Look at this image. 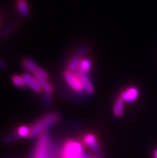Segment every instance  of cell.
Masks as SVG:
<instances>
[{"mask_svg":"<svg viewBox=\"0 0 157 158\" xmlns=\"http://www.w3.org/2000/svg\"><path fill=\"white\" fill-rule=\"evenodd\" d=\"M59 120H60V116L56 112H52V113L45 115L42 118L32 124L31 128L30 136L35 137V136H40L43 132H46L50 127L56 124L59 121Z\"/></svg>","mask_w":157,"mask_h":158,"instance_id":"obj_1","label":"cell"},{"mask_svg":"<svg viewBox=\"0 0 157 158\" xmlns=\"http://www.w3.org/2000/svg\"><path fill=\"white\" fill-rule=\"evenodd\" d=\"M49 151H50V137L46 131L39 136L38 144L34 152V158H48Z\"/></svg>","mask_w":157,"mask_h":158,"instance_id":"obj_2","label":"cell"},{"mask_svg":"<svg viewBox=\"0 0 157 158\" xmlns=\"http://www.w3.org/2000/svg\"><path fill=\"white\" fill-rule=\"evenodd\" d=\"M83 155V146L76 140L68 141L62 152V158H81Z\"/></svg>","mask_w":157,"mask_h":158,"instance_id":"obj_3","label":"cell"},{"mask_svg":"<svg viewBox=\"0 0 157 158\" xmlns=\"http://www.w3.org/2000/svg\"><path fill=\"white\" fill-rule=\"evenodd\" d=\"M64 76L66 82L69 84V86L74 91H76V92H80V93H82V92H84V88L83 87V84H82L80 78L78 77L76 73H74L73 72L70 70L66 71L64 72Z\"/></svg>","mask_w":157,"mask_h":158,"instance_id":"obj_4","label":"cell"},{"mask_svg":"<svg viewBox=\"0 0 157 158\" xmlns=\"http://www.w3.org/2000/svg\"><path fill=\"white\" fill-rule=\"evenodd\" d=\"M23 67L26 68L27 70L31 72L32 74H34L35 76H39V77H41V78L47 79V80L49 77L48 73L43 69H42L38 65H36L34 61L30 60V59H24L23 60Z\"/></svg>","mask_w":157,"mask_h":158,"instance_id":"obj_5","label":"cell"},{"mask_svg":"<svg viewBox=\"0 0 157 158\" xmlns=\"http://www.w3.org/2000/svg\"><path fill=\"white\" fill-rule=\"evenodd\" d=\"M76 74L77 75V76L80 78V81H81L82 84H83V87L84 88V92H86L88 94H93L94 93V87L92 85L91 80H90L89 77L88 76V73L87 72H82L80 70H78L76 72Z\"/></svg>","mask_w":157,"mask_h":158,"instance_id":"obj_6","label":"cell"},{"mask_svg":"<svg viewBox=\"0 0 157 158\" xmlns=\"http://www.w3.org/2000/svg\"><path fill=\"white\" fill-rule=\"evenodd\" d=\"M88 51V48L87 47H83L80 48V50L78 51L77 54L74 56L73 59L71 60L69 64V69L72 72H76L78 71V68H80V64L81 62V58L85 55V53Z\"/></svg>","mask_w":157,"mask_h":158,"instance_id":"obj_7","label":"cell"},{"mask_svg":"<svg viewBox=\"0 0 157 158\" xmlns=\"http://www.w3.org/2000/svg\"><path fill=\"white\" fill-rule=\"evenodd\" d=\"M139 96V91L136 88L131 87L121 93V99L126 102H133Z\"/></svg>","mask_w":157,"mask_h":158,"instance_id":"obj_8","label":"cell"},{"mask_svg":"<svg viewBox=\"0 0 157 158\" xmlns=\"http://www.w3.org/2000/svg\"><path fill=\"white\" fill-rule=\"evenodd\" d=\"M23 78L24 80V82L26 84V85L30 87L32 90L35 92H40L42 90V88L40 87L39 84H38V82L36 81L35 76H31L30 74L28 73H24L23 75Z\"/></svg>","mask_w":157,"mask_h":158,"instance_id":"obj_9","label":"cell"},{"mask_svg":"<svg viewBox=\"0 0 157 158\" xmlns=\"http://www.w3.org/2000/svg\"><path fill=\"white\" fill-rule=\"evenodd\" d=\"M84 144L90 146L91 148L96 152H99L100 150V144H98L97 140H96V137L95 135L93 134H88L84 136Z\"/></svg>","mask_w":157,"mask_h":158,"instance_id":"obj_10","label":"cell"},{"mask_svg":"<svg viewBox=\"0 0 157 158\" xmlns=\"http://www.w3.org/2000/svg\"><path fill=\"white\" fill-rule=\"evenodd\" d=\"M35 78L36 81L38 82V84L40 85V87L42 88V89H43L45 92H48V93H52V91H53V87L52 86V84H50L47 81V79L41 78V77H39V76H35Z\"/></svg>","mask_w":157,"mask_h":158,"instance_id":"obj_11","label":"cell"},{"mask_svg":"<svg viewBox=\"0 0 157 158\" xmlns=\"http://www.w3.org/2000/svg\"><path fill=\"white\" fill-rule=\"evenodd\" d=\"M123 101L121 98L118 99L115 103L113 108V112L115 116L116 117H120L123 115Z\"/></svg>","mask_w":157,"mask_h":158,"instance_id":"obj_12","label":"cell"},{"mask_svg":"<svg viewBox=\"0 0 157 158\" xmlns=\"http://www.w3.org/2000/svg\"><path fill=\"white\" fill-rule=\"evenodd\" d=\"M17 7H18L19 12L23 16H27L29 13L27 2L26 0H18L17 1Z\"/></svg>","mask_w":157,"mask_h":158,"instance_id":"obj_13","label":"cell"},{"mask_svg":"<svg viewBox=\"0 0 157 158\" xmlns=\"http://www.w3.org/2000/svg\"><path fill=\"white\" fill-rule=\"evenodd\" d=\"M91 68H92V61L88 59H85V60H81L79 70L84 72H88L91 69Z\"/></svg>","mask_w":157,"mask_h":158,"instance_id":"obj_14","label":"cell"},{"mask_svg":"<svg viewBox=\"0 0 157 158\" xmlns=\"http://www.w3.org/2000/svg\"><path fill=\"white\" fill-rule=\"evenodd\" d=\"M11 80L12 82H13V84H14V85H16L17 87H19V88H23V87L26 85V84L24 82L23 78V76H19L15 75V76H12Z\"/></svg>","mask_w":157,"mask_h":158,"instance_id":"obj_15","label":"cell"},{"mask_svg":"<svg viewBox=\"0 0 157 158\" xmlns=\"http://www.w3.org/2000/svg\"><path fill=\"white\" fill-rule=\"evenodd\" d=\"M17 133L20 137H27L30 136L31 134V128L27 126H21L18 128Z\"/></svg>","mask_w":157,"mask_h":158,"instance_id":"obj_16","label":"cell"},{"mask_svg":"<svg viewBox=\"0 0 157 158\" xmlns=\"http://www.w3.org/2000/svg\"><path fill=\"white\" fill-rule=\"evenodd\" d=\"M44 98H45V101L48 104H50L51 101H52V96L50 95V93H48V92H46V95L44 96Z\"/></svg>","mask_w":157,"mask_h":158,"instance_id":"obj_17","label":"cell"},{"mask_svg":"<svg viewBox=\"0 0 157 158\" xmlns=\"http://www.w3.org/2000/svg\"><path fill=\"white\" fill-rule=\"evenodd\" d=\"M154 156H155V158H157V149H155V152H154Z\"/></svg>","mask_w":157,"mask_h":158,"instance_id":"obj_18","label":"cell"},{"mask_svg":"<svg viewBox=\"0 0 157 158\" xmlns=\"http://www.w3.org/2000/svg\"><path fill=\"white\" fill-rule=\"evenodd\" d=\"M81 158H88V157H87V156H85V155H84H84H83V156H82V157H81Z\"/></svg>","mask_w":157,"mask_h":158,"instance_id":"obj_19","label":"cell"}]
</instances>
